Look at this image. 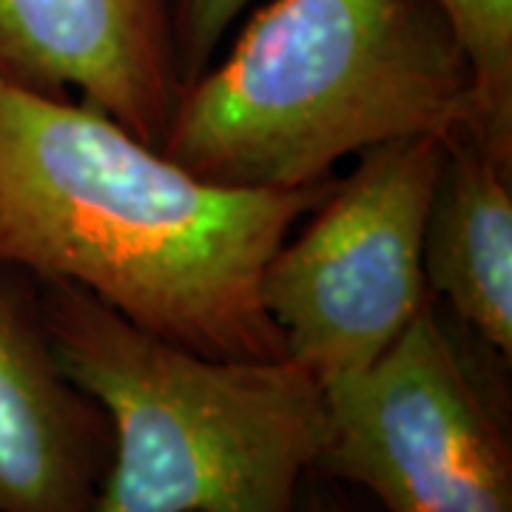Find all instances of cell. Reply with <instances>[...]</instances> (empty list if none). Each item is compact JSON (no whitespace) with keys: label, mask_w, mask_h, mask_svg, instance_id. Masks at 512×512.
Masks as SVG:
<instances>
[{"label":"cell","mask_w":512,"mask_h":512,"mask_svg":"<svg viewBox=\"0 0 512 512\" xmlns=\"http://www.w3.org/2000/svg\"><path fill=\"white\" fill-rule=\"evenodd\" d=\"M330 185L202 180L89 103L0 74V268L197 353L285 356L262 274Z\"/></svg>","instance_id":"6da1fadb"},{"label":"cell","mask_w":512,"mask_h":512,"mask_svg":"<svg viewBox=\"0 0 512 512\" xmlns=\"http://www.w3.org/2000/svg\"><path fill=\"white\" fill-rule=\"evenodd\" d=\"M473 123V69L433 0H271L180 89L157 148L211 183L288 191Z\"/></svg>","instance_id":"7a4b0ae2"},{"label":"cell","mask_w":512,"mask_h":512,"mask_svg":"<svg viewBox=\"0 0 512 512\" xmlns=\"http://www.w3.org/2000/svg\"><path fill=\"white\" fill-rule=\"evenodd\" d=\"M35 305L63 373L109 421L94 512H296L328 421L305 367L197 353L72 285H40Z\"/></svg>","instance_id":"3957f363"},{"label":"cell","mask_w":512,"mask_h":512,"mask_svg":"<svg viewBox=\"0 0 512 512\" xmlns=\"http://www.w3.org/2000/svg\"><path fill=\"white\" fill-rule=\"evenodd\" d=\"M444 148L421 134L359 154L265 265L262 308L322 387L376 365L433 302L421 251Z\"/></svg>","instance_id":"277c9868"},{"label":"cell","mask_w":512,"mask_h":512,"mask_svg":"<svg viewBox=\"0 0 512 512\" xmlns=\"http://www.w3.org/2000/svg\"><path fill=\"white\" fill-rule=\"evenodd\" d=\"M313 476L384 512H512L507 393L430 302L365 373L325 384Z\"/></svg>","instance_id":"5b68a950"},{"label":"cell","mask_w":512,"mask_h":512,"mask_svg":"<svg viewBox=\"0 0 512 512\" xmlns=\"http://www.w3.org/2000/svg\"><path fill=\"white\" fill-rule=\"evenodd\" d=\"M0 74L160 146L180 92L168 0H0Z\"/></svg>","instance_id":"8992f818"},{"label":"cell","mask_w":512,"mask_h":512,"mask_svg":"<svg viewBox=\"0 0 512 512\" xmlns=\"http://www.w3.org/2000/svg\"><path fill=\"white\" fill-rule=\"evenodd\" d=\"M109 421L57 362L15 288L0 279V512H94Z\"/></svg>","instance_id":"52a82bcc"},{"label":"cell","mask_w":512,"mask_h":512,"mask_svg":"<svg viewBox=\"0 0 512 512\" xmlns=\"http://www.w3.org/2000/svg\"><path fill=\"white\" fill-rule=\"evenodd\" d=\"M424 282L493 356L512 359V157L447 137L424 225Z\"/></svg>","instance_id":"ba28073f"},{"label":"cell","mask_w":512,"mask_h":512,"mask_svg":"<svg viewBox=\"0 0 512 512\" xmlns=\"http://www.w3.org/2000/svg\"><path fill=\"white\" fill-rule=\"evenodd\" d=\"M473 69L478 143L512 157V0H433Z\"/></svg>","instance_id":"9c48e42d"},{"label":"cell","mask_w":512,"mask_h":512,"mask_svg":"<svg viewBox=\"0 0 512 512\" xmlns=\"http://www.w3.org/2000/svg\"><path fill=\"white\" fill-rule=\"evenodd\" d=\"M251 3L254 0H168L174 72L180 89L217 60L222 43Z\"/></svg>","instance_id":"30bf717a"},{"label":"cell","mask_w":512,"mask_h":512,"mask_svg":"<svg viewBox=\"0 0 512 512\" xmlns=\"http://www.w3.org/2000/svg\"><path fill=\"white\" fill-rule=\"evenodd\" d=\"M296 512H359L348 498L330 490V487H322L316 476H308V481L302 484V493H299V501H296Z\"/></svg>","instance_id":"8fae6325"}]
</instances>
